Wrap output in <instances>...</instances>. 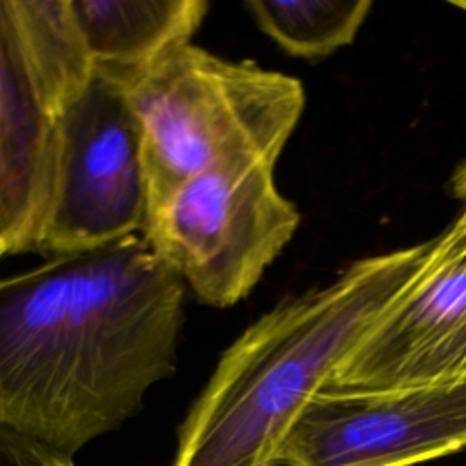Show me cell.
<instances>
[{"label":"cell","instance_id":"obj_1","mask_svg":"<svg viewBox=\"0 0 466 466\" xmlns=\"http://www.w3.org/2000/svg\"><path fill=\"white\" fill-rule=\"evenodd\" d=\"M186 286L131 235L0 279V424L73 455L177 366Z\"/></svg>","mask_w":466,"mask_h":466},{"label":"cell","instance_id":"obj_2","mask_svg":"<svg viewBox=\"0 0 466 466\" xmlns=\"http://www.w3.org/2000/svg\"><path fill=\"white\" fill-rule=\"evenodd\" d=\"M426 248L355 260L248 326L182 422L173 466H271L300 410L411 279Z\"/></svg>","mask_w":466,"mask_h":466},{"label":"cell","instance_id":"obj_3","mask_svg":"<svg viewBox=\"0 0 466 466\" xmlns=\"http://www.w3.org/2000/svg\"><path fill=\"white\" fill-rule=\"evenodd\" d=\"M111 80L140 129L149 211L220 160L255 155L277 162L304 111L297 78L224 60L191 42Z\"/></svg>","mask_w":466,"mask_h":466},{"label":"cell","instance_id":"obj_4","mask_svg":"<svg viewBox=\"0 0 466 466\" xmlns=\"http://www.w3.org/2000/svg\"><path fill=\"white\" fill-rule=\"evenodd\" d=\"M273 169L255 155L220 160L149 211L142 237L202 304H237L295 235L300 213Z\"/></svg>","mask_w":466,"mask_h":466},{"label":"cell","instance_id":"obj_5","mask_svg":"<svg viewBox=\"0 0 466 466\" xmlns=\"http://www.w3.org/2000/svg\"><path fill=\"white\" fill-rule=\"evenodd\" d=\"M147 211L138 124L122 87L93 71L56 122L53 197L35 253H82L142 235Z\"/></svg>","mask_w":466,"mask_h":466},{"label":"cell","instance_id":"obj_6","mask_svg":"<svg viewBox=\"0 0 466 466\" xmlns=\"http://www.w3.org/2000/svg\"><path fill=\"white\" fill-rule=\"evenodd\" d=\"M466 377V206L340 360L328 393H377Z\"/></svg>","mask_w":466,"mask_h":466},{"label":"cell","instance_id":"obj_7","mask_svg":"<svg viewBox=\"0 0 466 466\" xmlns=\"http://www.w3.org/2000/svg\"><path fill=\"white\" fill-rule=\"evenodd\" d=\"M466 450V377L377 393L317 391L271 466H411Z\"/></svg>","mask_w":466,"mask_h":466},{"label":"cell","instance_id":"obj_8","mask_svg":"<svg viewBox=\"0 0 466 466\" xmlns=\"http://www.w3.org/2000/svg\"><path fill=\"white\" fill-rule=\"evenodd\" d=\"M58 111L0 0V226L9 255L35 253L47 217Z\"/></svg>","mask_w":466,"mask_h":466},{"label":"cell","instance_id":"obj_9","mask_svg":"<svg viewBox=\"0 0 466 466\" xmlns=\"http://www.w3.org/2000/svg\"><path fill=\"white\" fill-rule=\"evenodd\" d=\"M96 73L120 78L164 51L191 42L209 4L204 0H69Z\"/></svg>","mask_w":466,"mask_h":466},{"label":"cell","instance_id":"obj_10","mask_svg":"<svg viewBox=\"0 0 466 466\" xmlns=\"http://www.w3.org/2000/svg\"><path fill=\"white\" fill-rule=\"evenodd\" d=\"M244 7L257 27L288 55L317 60L353 42L373 2L249 0Z\"/></svg>","mask_w":466,"mask_h":466},{"label":"cell","instance_id":"obj_11","mask_svg":"<svg viewBox=\"0 0 466 466\" xmlns=\"http://www.w3.org/2000/svg\"><path fill=\"white\" fill-rule=\"evenodd\" d=\"M0 466H75L71 457L0 424Z\"/></svg>","mask_w":466,"mask_h":466},{"label":"cell","instance_id":"obj_12","mask_svg":"<svg viewBox=\"0 0 466 466\" xmlns=\"http://www.w3.org/2000/svg\"><path fill=\"white\" fill-rule=\"evenodd\" d=\"M448 191L455 200L466 206V157L451 171V177L448 180Z\"/></svg>","mask_w":466,"mask_h":466},{"label":"cell","instance_id":"obj_13","mask_svg":"<svg viewBox=\"0 0 466 466\" xmlns=\"http://www.w3.org/2000/svg\"><path fill=\"white\" fill-rule=\"evenodd\" d=\"M7 255H9V244H7L5 233H4V229H2V226H0V260H2L4 257H7Z\"/></svg>","mask_w":466,"mask_h":466},{"label":"cell","instance_id":"obj_14","mask_svg":"<svg viewBox=\"0 0 466 466\" xmlns=\"http://www.w3.org/2000/svg\"><path fill=\"white\" fill-rule=\"evenodd\" d=\"M451 5H455L457 9L466 11V0H455V2H451Z\"/></svg>","mask_w":466,"mask_h":466}]
</instances>
